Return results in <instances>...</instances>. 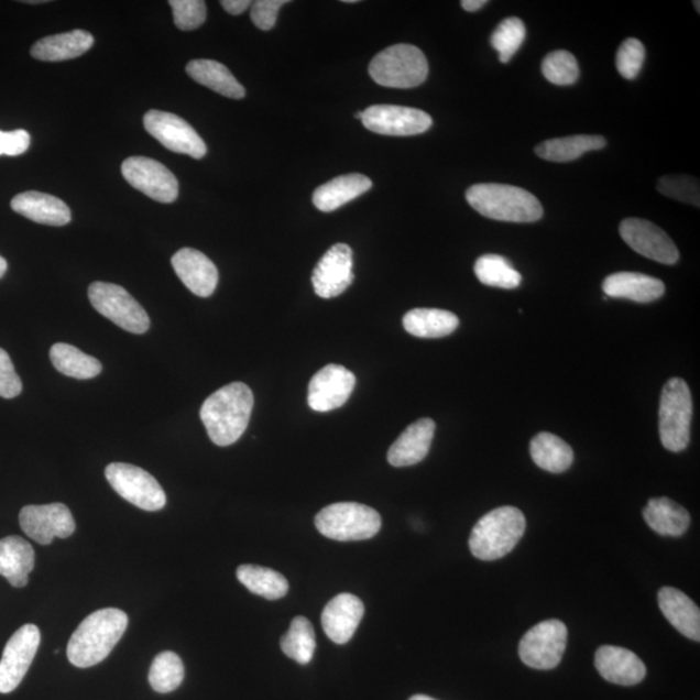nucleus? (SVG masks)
<instances>
[{
	"label": "nucleus",
	"instance_id": "obj_3",
	"mask_svg": "<svg viewBox=\"0 0 700 700\" xmlns=\"http://www.w3.org/2000/svg\"><path fill=\"white\" fill-rule=\"evenodd\" d=\"M466 199L478 214L490 220L531 223L544 216L542 203L521 187L479 184L467 189Z\"/></svg>",
	"mask_w": 700,
	"mask_h": 700
},
{
	"label": "nucleus",
	"instance_id": "obj_32",
	"mask_svg": "<svg viewBox=\"0 0 700 700\" xmlns=\"http://www.w3.org/2000/svg\"><path fill=\"white\" fill-rule=\"evenodd\" d=\"M606 140L600 135H573L545 141L536 147V155L551 163L575 162L590 151L606 147Z\"/></svg>",
	"mask_w": 700,
	"mask_h": 700
},
{
	"label": "nucleus",
	"instance_id": "obj_23",
	"mask_svg": "<svg viewBox=\"0 0 700 700\" xmlns=\"http://www.w3.org/2000/svg\"><path fill=\"white\" fill-rule=\"evenodd\" d=\"M11 207L17 214L41 225L65 226L72 220L70 209L56 196L26 192L14 196Z\"/></svg>",
	"mask_w": 700,
	"mask_h": 700
},
{
	"label": "nucleus",
	"instance_id": "obj_39",
	"mask_svg": "<svg viewBox=\"0 0 700 700\" xmlns=\"http://www.w3.org/2000/svg\"><path fill=\"white\" fill-rule=\"evenodd\" d=\"M527 35V29L521 19L508 18L495 28L491 45L497 51L501 63H508L521 48Z\"/></svg>",
	"mask_w": 700,
	"mask_h": 700
},
{
	"label": "nucleus",
	"instance_id": "obj_44",
	"mask_svg": "<svg viewBox=\"0 0 700 700\" xmlns=\"http://www.w3.org/2000/svg\"><path fill=\"white\" fill-rule=\"evenodd\" d=\"M287 0H258L251 4V19L261 31H272L278 20V13Z\"/></svg>",
	"mask_w": 700,
	"mask_h": 700
},
{
	"label": "nucleus",
	"instance_id": "obj_37",
	"mask_svg": "<svg viewBox=\"0 0 700 700\" xmlns=\"http://www.w3.org/2000/svg\"><path fill=\"white\" fill-rule=\"evenodd\" d=\"M478 280L485 286L514 289L521 286L522 275L512 262L500 254H484L475 262Z\"/></svg>",
	"mask_w": 700,
	"mask_h": 700
},
{
	"label": "nucleus",
	"instance_id": "obj_45",
	"mask_svg": "<svg viewBox=\"0 0 700 700\" xmlns=\"http://www.w3.org/2000/svg\"><path fill=\"white\" fill-rule=\"evenodd\" d=\"M21 391H23V382L14 371L11 357L0 348V397L14 398Z\"/></svg>",
	"mask_w": 700,
	"mask_h": 700
},
{
	"label": "nucleus",
	"instance_id": "obj_30",
	"mask_svg": "<svg viewBox=\"0 0 700 700\" xmlns=\"http://www.w3.org/2000/svg\"><path fill=\"white\" fill-rule=\"evenodd\" d=\"M187 75L208 89L230 99H243L245 89L238 83L232 73L223 64L208 58H198L187 64Z\"/></svg>",
	"mask_w": 700,
	"mask_h": 700
},
{
	"label": "nucleus",
	"instance_id": "obj_27",
	"mask_svg": "<svg viewBox=\"0 0 700 700\" xmlns=\"http://www.w3.org/2000/svg\"><path fill=\"white\" fill-rule=\"evenodd\" d=\"M35 553L33 546L23 537L9 536L0 539V575L12 587L24 588L29 573L34 570Z\"/></svg>",
	"mask_w": 700,
	"mask_h": 700
},
{
	"label": "nucleus",
	"instance_id": "obj_38",
	"mask_svg": "<svg viewBox=\"0 0 700 700\" xmlns=\"http://www.w3.org/2000/svg\"><path fill=\"white\" fill-rule=\"evenodd\" d=\"M185 678L184 661L172 652L158 654L153 659L149 680L153 690L166 694L181 687Z\"/></svg>",
	"mask_w": 700,
	"mask_h": 700
},
{
	"label": "nucleus",
	"instance_id": "obj_16",
	"mask_svg": "<svg viewBox=\"0 0 700 700\" xmlns=\"http://www.w3.org/2000/svg\"><path fill=\"white\" fill-rule=\"evenodd\" d=\"M620 236L633 251L659 264L675 265L680 259L674 240L658 226L646 220L628 218L620 225Z\"/></svg>",
	"mask_w": 700,
	"mask_h": 700
},
{
	"label": "nucleus",
	"instance_id": "obj_43",
	"mask_svg": "<svg viewBox=\"0 0 700 700\" xmlns=\"http://www.w3.org/2000/svg\"><path fill=\"white\" fill-rule=\"evenodd\" d=\"M658 189L661 195L699 207L698 179L685 177V175H672V177L661 178Z\"/></svg>",
	"mask_w": 700,
	"mask_h": 700
},
{
	"label": "nucleus",
	"instance_id": "obj_10",
	"mask_svg": "<svg viewBox=\"0 0 700 700\" xmlns=\"http://www.w3.org/2000/svg\"><path fill=\"white\" fill-rule=\"evenodd\" d=\"M568 631L560 620H546L525 633L519 656L525 666L539 670L556 668L567 647Z\"/></svg>",
	"mask_w": 700,
	"mask_h": 700
},
{
	"label": "nucleus",
	"instance_id": "obj_5",
	"mask_svg": "<svg viewBox=\"0 0 700 700\" xmlns=\"http://www.w3.org/2000/svg\"><path fill=\"white\" fill-rule=\"evenodd\" d=\"M319 534L335 542H363L373 538L382 528L376 510L361 503L340 502L320 510L316 516Z\"/></svg>",
	"mask_w": 700,
	"mask_h": 700
},
{
	"label": "nucleus",
	"instance_id": "obj_47",
	"mask_svg": "<svg viewBox=\"0 0 700 700\" xmlns=\"http://www.w3.org/2000/svg\"><path fill=\"white\" fill-rule=\"evenodd\" d=\"M252 2L250 0H222L221 6L226 12L233 14V17H238V14H242L248 9H250Z\"/></svg>",
	"mask_w": 700,
	"mask_h": 700
},
{
	"label": "nucleus",
	"instance_id": "obj_40",
	"mask_svg": "<svg viewBox=\"0 0 700 700\" xmlns=\"http://www.w3.org/2000/svg\"><path fill=\"white\" fill-rule=\"evenodd\" d=\"M543 75L553 85H573L580 76L578 61L568 51H554L544 58Z\"/></svg>",
	"mask_w": 700,
	"mask_h": 700
},
{
	"label": "nucleus",
	"instance_id": "obj_50",
	"mask_svg": "<svg viewBox=\"0 0 700 700\" xmlns=\"http://www.w3.org/2000/svg\"><path fill=\"white\" fill-rule=\"evenodd\" d=\"M408 700H436V699H434L431 697H427V696H414V697H412Z\"/></svg>",
	"mask_w": 700,
	"mask_h": 700
},
{
	"label": "nucleus",
	"instance_id": "obj_52",
	"mask_svg": "<svg viewBox=\"0 0 700 700\" xmlns=\"http://www.w3.org/2000/svg\"><path fill=\"white\" fill-rule=\"evenodd\" d=\"M346 3H357V0H346Z\"/></svg>",
	"mask_w": 700,
	"mask_h": 700
},
{
	"label": "nucleus",
	"instance_id": "obj_41",
	"mask_svg": "<svg viewBox=\"0 0 700 700\" xmlns=\"http://www.w3.org/2000/svg\"><path fill=\"white\" fill-rule=\"evenodd\" d=\"M174 24L179 31L189 32L200 28L207 20V4L201 0H171Z\"/></svg>",
	"mask_w": 700,
	"mask_h": 700
},
{
	"label": "nucleus",
	"instance_id": "obj_46",
	"mask_svg": "<svg viewBox=\"0 0 700 700\" xmlns=\"http://www.w3.org/2000/svg\"><path fill=\"white\" fill-rule=\"evenodd\" d=\"M31 145V135L26 130H14L10 133L0 131V156L23 155Z\"/></svg>",
	"mask_w": 700,
	"mask_h": 700
},
{
	"label": "nucleus",
	"instance_id": "obj_22",
	"mask_svg": "<svg viewBox=\"0 0 700 700\" xmlns=\"http://www.w3.org/2000/svg\"><path fill=\"white\" fill-rule=\"evenodd\" d=\"M436 425L423 418L408 426L389 450V462L393 467H408L423 461L431 449Z\"/></svg>",
	"mask_w": 700,
	"mask_h": 700
},
{
	"label": "nucleus",
	"instance_id": "obj_8",
	"mask_svg": "<svg viewBox=\"0 0 700 700\" xmlns=\"http://www.w3.org/2000/svg\"><path fill=\"white\" fill-rule=\"evenodd\" d=\"M89 298L95 310L122 330L138 335L149 331L147 311L125 288L113 283L94 282L89 287Z\"/></svg>",
	"mask_w": 700,
	"mask_h": 700
},
{
	"label": "nucleus",
	"instance_id": "obj_1",
	"mask_svg": "<svg viewBox=\"0 0 700 700\" xmlns=\"http://www.w3.org/2000/svg\"><path fill=\"white\" fill-rule=\"evenodd\" d=\"M253 393L244 383L222 386L201 406L200 418L209 439L218 447H229L245 433L253 411Z\"/></svg>",
	"mask_w": 700,
	"mask_h": 700
},
{
	"label": "nucleus",
	"instance_id": "obj_42",
	"mask_svg": "<svg viewBox=\"0 0 700 700\" xmlns=\"http://www.w3.org/2000/svg\"><path fill=\"white\" fill-rule=\"evenodd\" d=\"M646 50L637 39H628L619 47L616 67L625 79H636L645 63Z\"/></svg>",
	"mask_w": 700,
	"mask_h": 700
},
{
	"label": "nucleus",
	"instance_id": "obj_25",
	"mask_svg": "<svg viewBox=\"0 0 700 700\" xmlns=\"http://www.w3.org/2000/svg\"><path fill=\"white\" fill-rule=\"evenodd\" d=\"M371 187H373V182L367 175L359 173L340 175V177L318 187L313 195V203L320 211L331 214V211L360 198Z\"/></svg>",
	"mask_w": 700,
	"mask_h": 700
},
{
	"label": "nucleus",
	"instance_id": "obj_28",
	"mask_svg": "<svg viewBox=\"0 0 700 700\" xmlns=\"http://www.w3.org/2000/svg\"><path fill=\"white\" fill-rule=\"evenodd\" d=\"M94 45V36L86 31H72L45 36L36 42L31 54L41 62H65L87 53Z\"/></svg>",
	"mask_w": 700,
	"mask_h": 700
},
{
	"label": "nucleus",
	"instance_id": "obj_24",
	"mask_svg": "<svg viewBox=\"0 0 700 700\" xmlns=\"http://www.w3.org/2000/svg\"><path fill=\"white\" fill-rule=\"evenodd\" d=\"M603 292L612 298L636 303H653L665 295L666 286L654 276L639 273H616L603 282Z\"/></svg>",
	"mask_w": 700,
	"mask_h": 700
},
{
	"label": "nucleus",
	"instance_id": "obj_12",
	"mask_svg": "<svg viewBox=\"0 0 700 700\" xmlns=\"http://www.w3.org/2000/svg\"><path fill=\"white\" fill-rule=\"evenodd\" d=\"M121 171L123 178L149 198L164 204L177 200L178 179L156 160L143 156L129 157L122 163Z\"/></svg>",
	"mask_w": 700,
	"mask_h": 700
},
{
	"label": "nucleus",
	"instance_id": "obj_13",
	"mask_svg": "<svg viewBox=\"0 0 700 700\" xmlns=\"http://www.w3.org/2000/svg\"><path fill=\"white\" fill-rule=\"evenodd\" d=\"M41 644L39 626L26 624L7 642L0 660V692L9 694L19 687L31 668Z\"/></svg>",
	"mask_w": 700,
	"mask_h": 700
},
{
	"label": "nucleus",
	"instance_id": "obj_18",
	"mask_svg": "<svg viewBox=\"0 0 700 700\" xmlns=\"http://www.w3.org/2000/svg\"><path fill=\"white\" fill-rule=\"evenodd\" d=\"M352 248L338 243L319 260L311 275L313 287L322 298L340 296L354 281Z\"/></svg>",
	"mask_w": 700,
	"mask_h": 700
},
{
	"label": "nucleus",
	"instance_id": "obj_49",
	"mask_svg": "<svg viewBox=\"0 0 700 700\" xmlns=\"http://www.w3.org/2000/svg\"><path fill=\"white\" fill-rule=\"evenodd\" d=\"M7 267H9V265H7V261L2 256H0V278H2V276L6 274Z\"/></svg>",
	"mask_w": 700,
	"mask_h": 700
},
{
	"label": "nucleus",
	"instance_id": "obj_48",
	"mask_svg": "<svg viewBox=\"0 0 700 700\" xmlns=\"http://www.w3.org/2000/svg\"><path fill=\"white\" fill-rule=\"evenodd\" d=\"M486 3V0H463L461 6L464 11L475 12L483 9Z\"/></svg>",
	"mask_w": 700,
	"mask_h": 700
},
{
	"label": "nucleus",
	"instance_id": "obj_19",
	"mask_svg": "<svg viewBox=\"0 0 700 700\" xmlns=\"http://www.w3.org/2000/svg\"><path fill=\"white\" fill-rule=\"evenodd\" d=\"M172 266L185 286L199 297H209L217 288L218 270L206 254L182 248L172 258Z\"/></svg>",
	"mask_w": 700,
	"mask_h": 700
},
{
	"label": "nucleus",
	"instance_id": "obj_14",
	"mask_svg": "<svg viewBox=\"0 0 700 700\" xmlns=\"http://www.w3.org/2000/svg\"><path fill=\"white\" fill-rule=\"evenodd\" d=\"M364 128L373 133L391 136H411L426 133L433 127V117L417 108L373 106L362 112Z\"/></svg>",
	"mask_w": 700,
	"mask_h": 700
},
{
	"label": "nucleus",
	"instance_id": "obj_21",
	"mask_svg": "<svg viewBox=\"0 0 700 700\" xmlns=\"http://www.w3.org/2000/svg\"><path fill=\"white\" fill-rule=\"evenodd\" d=\"M595 668L604 680L633 687L646 677V667L628 648L602 646L595 653Z\"/></svg>",
	"mask_w": 700,
	"mask_h": 700
},
{
	"label": "nucleus",
	"instance_id": "obj_2",
	"mask_svg": "<svg viewBox=\"0 0 700 700\" xmlns=\"http://www.w3.org/2000/svg\"><path fill=\"white\" fill-rule=\"evenodd\" d=\"M129 617L119 609L92 612L69 639L67 655L73 666L89 668L99 665L123 636Z\"/></svg>",
	"mask_w": 700,
	"mask_h": 700
},
{
	"label": "nucleus",
	"instance_id": "obj_7",
	"mask_svg": "<svg viewBox=\"0 0 700 700\" xmlns=\"http://www.w3.org/2000/svg\"><path fill=\"white\" fill-rule=\"evenodd\" d=\"M692 418V398L689 385L672 378L663 386L659 407V435L663 447L674 453L688 448Z\"/></svg>",
	"mask_w": 700,
	"mask_h": 700
},
{
	"label": "nucleus",
	"instance_id": "obj_20",
	"mask_svg": "<svg viewBox=\"0 0 700 700\" xmlns=\"http://www.w3.org/2000/svg\"><path fill=\"white\" fill-rule=\"evenodd\" d=\"M363 614L364 606L359 597L342 593L332 598L322 612L327 637L335 644H347L359 628Z\"/></svg>",
	"mask_w": 700,
	"mask_h": 700
},
{
	"label": "nucleus",
	"instance_id": "obj_36",
	"mask_svg": "<svg viewBox=\"0 0 700 700\" xmlns=\"http://www.w3.org/2000/svg\"><path fill=\"white\" fill-rule=\"evenodd\" d=\"M282 652L298 665H308L316 653V632L304 616L292 620L289 630L281 639Z\"/></svg>",
	"mask_w": 700,
	"mask_h": 700
},
{
	"label": "nucleus",
	"instance_id": "obj_9",
	"mask_svg": "<svg viewBox=\"0 0 700 700\" xmlns=\"http://www.w3.org/2000/svg\"><path fill=\"white\" fill-rule=\"evenodd\" d=\"M106 478L120 497L145 512H158L166 505V495L162 485L141 467L111 463L107 466Z\"/></svg>",
	"mask_w": 700,
	"mask_h": 700
},
{
	"label": "nucleus",
	"instance_id": "obj_15",
	"mask_svg": "<svg viewBox=\"0 0 700 700\" xmlns=\"http://www.w3.org/2000/svg\"><path fill=\"white\" fill-rule=\"evenodd\" d=\"M21 529L41 545H50L54 538H68L76 531V522L64 503L25 506L19 516Z\"/></svg>",
	"mask_w": 700,
	"mask_h": 700
},
{
	"label": "nucleus",
	"instance_id": "obj_17",
	"mask_svg": "<svg viewBox=\"0 0 700 700\" xmlns=\"http://www.w3.org/2000/svg\"><path fill=\"white\" fill-rule=\"evenodd\" d=\"M356 376L340 364H327L311 378L308 404L315 412L327 413L339 408L352 396Z\"/></svg>",
	"mask_w": 700,
	"mask_h": 700
},
{
	"label": "nucleus",
	"instance_id": "obj_53",
	"mask_svg": "<svg viewBox=\"0 0 700 700\" xmlns=\"http://www.w3.org/2000/svg\"><path fill=\"white\" fill-rule=\"evenodd\" d=\"M697 6V11L699 12V2L694 3Z\"/></svg>",
	"mask_w": 700,
	"mask_h": 700
},
{
	"label": "nucleus",
	"instance_id": "obj_26",
	"mask_svg": "<svg viewBox=\"0 0 700 700\" xmlns=\"http://www.w3.org/2000/svg\"><path fill=\"white\" fill-rule=\"evenodd\" d=\"M659 608L675 628L692 641H700V611L694 601L676 588H663Z\"/></svg>",
	"mask_w": 700,
	"mask_h": 700
},
{
	"label": "nucleus",
	"instance_id": "obj_51",
	"mask_svg": "<svg viewBox=\"0 0 700 700\" xmlns=\"http://www.w3.org/2000/svg\"><path fill=\"white\" fill-rule=\"evenodd\" d=\"M357 119H362V112L356 113Z\"/></svg>",
	"mask_w": 700,
	"mask_h": 700
},
{
	"label": "nucleus",
	"instance_id": "obj_11",
	"mask_svg": "<svg viewBox=\"0 0 700 700\" xmlns=\"http://www.w3.org/2000/svg\"><path fill=\"white\" fill-rule=\"evenodd\" d=\"M144 128L165 149L184 153V155L200 160L207 155V144L187 121L177 114L156 111L145 113Z\"/></svg>",
	"mask_w": 700,
	"mask_h": 700
},
{
	"label": "nucleus",
	"instance_id": "obj_34",
	"mask_svg": "<svg viewBox=\"0 0 700 700\" xmlns=\"http://www.w3.org/2000/svg\"><path fill=\"white\" fill-rule=\"evenodd\" d=\"M50 359L54 368L64 375L87 381L101 373V363L76 347L57 342L50 350Z\"/></svg>",
	"mask_w": 700,
	"mask_h": 700
},
{
	"label": "nucleus",
	"instance_id": "obj_31",
	"mask_svg": "<svg viewBox=\"0 0 700 700\" xmlns=\"http://www.w3.org/2000/svg\"><path fill=\"white\" fill-rule=\"evenodd\" d=\"M403 324L405 330L415 338L439 339L453 333L459 319L448 310L419 308L407 311Z\"/></svg>",
	"mask_w": 700,
	"mask_h": 700
},
{
	"label": "nucleus",
	"instance_id": "obj_35",
	"mask_svg": "<svg viewBox=\"0 0 700 700\" xmlns=\"http://www.w3.org/2000/svg\"><path fill=\"white\" fill-rule=\"evenodd\" d=\"M237 578L251 593L269 601L281 600L288 593V581L272 568L243 565L238 568Z\"/></svg>",
	"mask_w": 700,
	"mask_h": 700
},
{
	"label": "nucleus",
	"instance_id": "obj_33",
	"mask_svg": "<svg viewBox=\"0 0 700 700\" xmlns=\"http://www.w3.org/2000/svg\"><path fill=\"white\" fill-rule=\"evenodd\" d=\"M531 457L545 471L561 473L573 463V450L565 440L550 433L538 434L531 441Z\"/></svg>",
	"mask_w": 700,
	"mask_h": 700
},
{
	"label": "nucleus",
	"instance_id": "obj_29",
	"mask_svg": "<svg viewBox=\"0 0 700 700\" xmlns=\"http://www.w3.org/2000/svg\"><path fill=\"white\" fill-rule=\"evenodd\" d=\"M644 519L660 536L681 537L687 534L690 525L688 510L667 497L648 501L644 508Z\"/></svg>",
	"mask_w": 700,
	"mask_h": 700
},
{
	"label": "nucleus",
	"instance_id": "obj_6",
	"mask_svg": "<svg viewBox=\"0 0 700 700\" xmlns=\"http://www.w3.org/2000/svg\"><path fill=\"white\" fill-rule=\"evenodd\" d=\"M369 73L378 85L390 89H413L426 81L428 62L418 47L395 45L383 50L371 61Z\"/></svg>",
	"mask_w": 700,
	"mask_h": 700
},
{
	"label": "nucleus",
	"instance_id": "obj_4",
	"mask_svg": "<svg viewBox=\"0 0 700 700\" xmlns=\"http://www.w3.org/2000/svg\"><path fill=\"white\" fill-rule=\"evenodd\" d=\"M527 522L519 508L502 506L488 513L475 524L469 539L472 556L480 560H497L519 544Z\"/></svg>",
	"mask_w": 700,
	"mask_h": 700
}]
</instances>
